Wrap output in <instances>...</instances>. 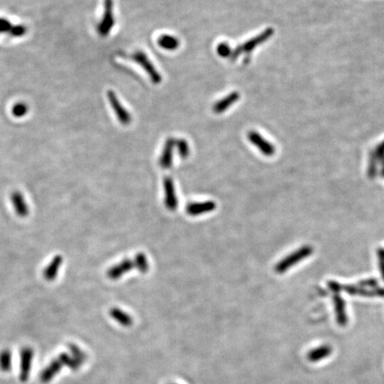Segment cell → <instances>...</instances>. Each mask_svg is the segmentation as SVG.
I'll list each match as a JSON object with an SVG mask.
<instances>
[{
	"label": "cell",
	"instance_id": "ba28073f",
	"mask_svg": "<svg viewBox=\"0 0 384 384\" xmlns=\"http://www.w3.org/2000/svg\"><path fill=\"white\" fill-rule=\"evenodd\" d=\"M164 190H165V204L168 210L174 211L178 207V199H177L176 193L174 183L171 177H166L164 179Z\"/></svg>",
	"mask_w": 384,
	"mask_h": 384
},
{
	"label": "cell",
	"instance_id": "ac0fdd59",
	"mask_svg": "<svg viewBox=\"0 0 384 384\" xmlns=\"http://www.w3.org/2000/svg\"><path fill=\"white\" fill-rule=\"evenodd\" d=\"M110 316L123 326H130L133 325V319L131 316L120 308H112L110 310Z\"/></svg>",
	"mask_w": 384,
	"mask_h": 384
},
{
	"label": "cell",
	"instance_id": "44dd1931",
	"mask_svg": "<svg viewBox=\"0 0 384 384\" xmlns=\"http://www.w3.org/2000/svg\"><path fill=\"white\" fill-rule=\"evenodd\" d=\"M58 359L62 365H65L67 367L71 369L72 371H77L82 365L78 361H77L76 359H74L73 357H71L69 354L61 353L59 355Z\"/></svg>",
	"mask_w": 384,
	"mask_h": 384
},
{
	"label": "cell",
	"instance_id": "52a82bcc",
	"mask_svg": "<svg viewBox=\"0 0 384 384\" xmlns=\"http://www.w3.org/2000/svg\"><path fill=\"white\" fill-rule=\"evenodd\" d=\"M108 98H109V101L112 105V109L115 111L118 121L120 122L124 126L129 125L132 121L131 115L120 103L118 98L116 97V94L113 91L108 92Z\"/></svg>",
	"mask_w": 384,
	"mask_h": 384
},
{
	"label": "cell",
	"instance_id": "6da1fadb",
	"mask_svg": "<svg viewBox=\"0 0 384 384\" xmlns=\"http://www.w3.org/2000/svg\"><path fill=\"white\" fill-rule=\"evenodd\" d=\"M312 253H313V249L309 246H304L303 248H299L298 250L290 253L287 257L281 260L275 266V271L278 274L285 273L288 271V269L293 267L295 264L308 258Z\"/></svg>",
	"mask_w": 384,
	"mask_h": 384
},
{
	"label": "cell",
	"instance_id": "4316f807",
	"mask_svg": "<svg viewBox=\"0 0 384 384\" xmlns=\"http://www.w3.org/2000/svg\"><path fill=\"white\" fill-rule=\"evenodd\" d=\"M28 110L29 109L25 103L19 102V103H16V105H14L13 109H12V113L16 117H21V116H25L26 113L28 112Z\"/></svg>",
	"mask_w": 384,
	"mask_h": 384
},
{
	"label": "cell",
	"instance_id": "8fae6325",
	"mask_svg": "<svg viewBox=\"0 0 384 384\" xmlns=\"http://www.w3.org/2000/svg\"><path fill=\"white\" fill-rule=\"evenodd\" d=\"M175 147V140L173 138L167 139L163 148L161 157L159 159L160 167L164 169H168L172 167L173 155V149Z\"/></svg>",
	"mask_w": 384,
	"mask_h": 384
},
{
	"label": "cell",
	"instance_id": "4dcf8cb0",
	"mask_svg": "<svg viewBox=\"0 0 384 384\" xmlns=\"http://www.w3.org/2000/svg\"><path fill=\"white\" fill-rule=\"evenodd\" d=\"M359 287H370V288H375V287L378 285V280L375 278H367L359 282Z\"/></svg>",
	"mask_w": 384,
	"mask_h": 384
},
{
	"label": "cell",
	"instance_id": "7a4b0ae2",
	"mask_svg": "<svg viewBox=\"0 0 384 384\" xmlns=\"http://www.w3.org/2000/svg\"><path fill=\"white\" fill-rule=\"evenodd\" d=\"M273 33H274V31H273L272 28H268L266 31H263V33H261L260 35L254 37L252 39L247 41L245 44L238 46L235 50H232V54L230 56L231 60L232 61L237 60L238 56L243 53H246V54L251 53L256 46L261 45L262 43L269 39L273 35Z\"/></svg>",
	"mask_w": 384,
	"mask_h": 384
},
{
	"label": "cell",
	"instance_id": "4fadbf2b",
	"mask_svg": "<svg viewBox=\"0 0 384 384\" xmlns=\"http://www.w3.org/2000/svg\"><path fill=\"white\" fill-rule=\"evenodd\" d=\"M333 302L334 304L336 320L340 326H345L348 322V317L346 314V305L343 297L339 294L335 293L333 297Z\"/></svg>",
	"mask_w": 384,
	"mask_h": 384
},
{
	"label": "cell",
	"instance_id": "e0dca14e",
	"mask_svg": "<svg viewBox=\"0 0 384 384\" xmlns=\"http://www.w3.org/2000/svg\"><path fill=\"white\" fill-rule=\"evenodd\" d=\"M61 263H62V257L61 255H56V257L52 260V262L48 264V266L44 271V278H46L47 281H53L56 279Z\"/></svg>",
	"mask_w": 384,
	"mask_h": 384
},
{
	"label": "cell",
	"instance_id": "1f68e13d",
	"mask_svg": "<svg viewBox=\"0 0 384 384\" xmlns=\"http://www.w3.org/2000/svg\"><path fill=\"white\" fill-rule=\"evenodd\" d=\"M12 28L9 20L4 19V18H0V32H9Z\"/></svg>",
	"mask_w": 384,
	"mask_h": 384
},
{
	"label": "cell",
	"instance_id": "cb8c5ba5",
	"mask_svg": "<svg viewBox=\"0 0 384 384\" xmlns=\"http://www.w3.org/2000/svg\"><path fill=\"white\" fill-rule=\"evenodd\" d=\"M175 146L178 149V153L180 155V157L182 158H187L190 155V146L188 144L187 141L183 140V139H179V140H175Z\"/></svg>",
	"mask_w": 384,
	"mask_h": 384
},
{
	"label": "cell",
	"instance_id": "836d02e7",
	"mask_svg": "<svg viewBox=\"0 0 384 384\" xmlns=\"http://www.w3.org/2000/svg\"><path fill=\"white\" fill-rule=\"evenodd\" d=\"M380 160L382 162V171H381L382 172V176L384 177V157H382Z\"/></svg>",
	"mask_w": 384,
	"mask_h": 384
},
{
	"label": "cell",
	"instance_id": "f1b7e54d",
	"mask_svg": "<svg viewBox=\"0 0 384 384\" xmlns=\"http://www.w3.org/2000/svg\"><path fill=\"white\" fill-rule=\"evenodd\" d=\"M26 32H27V28L24 25L12 26L10 31H9L11 36L16 37V38L25 35Z\"/></svg>",
	"mask_w": 384,
	"mask_h": 384
},
{
	"label": "cell",
	"instance_id": "8992f818",
	"mask_svg": "<svg viewBox=\"0 0 384 384\" xmlns=\"http://www.w3.org/2000/svg\"><path fill=\"white\" fill-rule=\"evenodd\" d=\"M248 140L251 142L254 146L257 147L259 151L263 153V155L267 157H271L275 154V147L272 143L268 142L264 139L259 133L255 131L249 132L248 134Z\"/></svg>",
	"mask_w": 384,
	"mask_h": 384
},
{
	"label": "cell",
	"instance_id": "277c9868",
	"mask_svg": "<svg viewBox=\"0 0 384 384\" xmlns=\"http://www.w3.org/2000/svg\"><path fill=\"white\" fill-rule=\"evenodd\" d=\"M132 60L136 61L138 64L142 66V68L144 69V71H146L147 73L149 74V76L151 77L153 83L155 84H158L160 83L162 80L161 75L157 72V70L155 69V67L153 66L152 61L149 60L148 56L141 51H137L136 53H134L133 56H131Z\"/></svg>",
	"mask_w": 384,
	"mask_h": 384
},
{
	"label": "cell",
	"instance_id": "83f0119b",
	"mask_svg": "<svg viewBox=\"0 0 384 384\" xmlns=\"http://www.w3.org/2000/svg\"><path fill=\"white\" fill-rule=\"evenodd\" d=\"M376 170H377V157L374 154H372L369 159L368 165V176L371 179H374V176L376 175L377 172Z\"/></svg>",
	"mask_w": 384,
	"mask_h": 384
},
{
	"label": "cell",
	"instance_id": "3957f363",
	"mask_svg": "<svg viewBox=\"0 0 384 384\" xmlns=\"http://www.w3.org/2000/svg\"><path fill=\"white\" fill-rule=\"evenodd\" d=\"M114 25L115 17L113 16V0H104V13L101 22L97 27V31L101 37H107Z\"/></svg>",
	"mask_w": 384,
	"mask_h": 384
},
{
	"label": "cell",
	"instance_id": "2e32d148",
	"mask_svg": "<svg viewBox=\"0 0 384 384\" xmlns=\"http://www.w3.org/2000/svg\"><path fill=\"white\" fill-rule=\"evenodd\" d=\"M239 96H240L238 92H232L229 96H225L222 100L218 101L212 107V111L217 114L223 113L225 111H227L228 109L234 104L236 101H238Z\"/></svg>",
	"mask_w": 384,
	"mask_h": 384
},
{
	"label": "cell",
	"instance_id": "7c38bea8",
	"mask_svg": "<svg viewBox=\"0 0 384 384\" xmlns=\"http://www.w3.org/2000/svg\"><path fill=\"white\" fill-rule=\"evenodd\" d=\"M134 267V261L126 259V260L122 261L121 263H119L110 269L109 271L107 272V275L112 280H116V279L121 278L124 274L129 272Z\"/></svg>",
	"mask_w": 384,
	"mask_h": 384
},
{
	"label": "cell",
	"instance_id": "d6986e66",
	"mask_svg": "<svg viewBox=\"0 0 384 384\" xmlns=\"http://www.w3.org/2000/svg\"><path fill=\"white\" fill-rule=\"evenodd\" d=\"M332 348L329 345H322L316 349L310 350L308 353V359L311 362H317L330 356Z\"/></svg>",
	"mask_w": 384,
	"mask_h": 384
},
{
	"label": "cell",
	"instance_id": "30bf717a",
	"mask_svg": "<svg viewBox=\"0 0 384 384\" xmlns=\"http://www.w3.org/2000/svg\"><path fill=\"white\" fill-rule=\"evenodd\" d=\"M215 208H216V204L213 201L191 203L186 208V212L190 215L197 216L205 212H212Z\"/></svg>",
	"mask_w": 384,
	"mask_h": 384
},
{
	"label": "cell",
	"instance_id": "d6a6232c",
	"mask_svg": "<svg viewBox=\"0 0 384 384\" xmlns=\"http://www.w3.org/2000/svg\"><path fill=\"white\" fill-rule=\"evenodd\" d=\"M328 288L335 293H339L340 291H342V285L335 282V281H330V282H328Z\"/></svg>",
	"mask_w": 384,
	"mask_h": 384
},
{
	"label": "cell",
	"instance_id": "7402d4cb",
	"mask_svg": "<svg viewBox=\"0 0 384 384\" xmlns=\"http://www.w3.org/2000/svg\"><path fill=\"white\" fill-rule=\"evenodd\" d=\"M12 368V353L9 349H3L0 352V369L7 373Z\"/></svg>",
	"mask_w": 384,
	"mask_h": 384
},
{
	"label": "cell",
	"instance_id": "603a6c76",
	"mask_svg": "<svg viewBox=\"0 0 384 384\" xmlns=\"http://www.w3.org/2000/svg\"><path fill=\"white\" fill-rule=\"evenodd\" d=\"M134 264L140 272L146 273L149 270V262L144 253H137L134 260Z\"/></svg>",
	"mask_w": 384,
	"mask_h": 384
},
{
	"label": "cell",
	"instance_id": "9c48e42d",
	"mask_svg": "<svg viewBox=\"0 0 384 384\" xmlns=\"http://www.w3.org/2000/svg\"><path fill=\"white\" fill-rule=\"evenodd\" d=\"M342 290L351 295H362V296H379L384 297V288H374L372 290H366L365 288L353 285H342Z\"/></svg>",
	"mask_w": 384,
	"mask_h": 384
},
{
	"label": "cell",
	"instance_id": "9a60e30c",
	"mask_svg": "<svg viewBox=\"0 0 384 384\" xmlns=\"http://www.w3.org/2000/svg\"><path fill=\"white\" fill-rule=\"evenodd\" d=\"M11 201L18 216L26 217L29 214V208L26 204L23 195L20 192H14L11 196Z\"/></svg>",
	"mask_w": 384,
	"mask_h": 384
},
{
	"label": "cell",
	"instance_id": "484cf974",
	"mask_svg": "<svg viewBox=\"0 0 384 384\" xmlns=\"http://www.w3.org/2000/svg\"><path fill=\"white\" fill-rule=\"evenodd\" d=\"M217 54L223 58H228V57L230 58L232 50L228 43L222 42L217 46Z\"/></svg>",
	"mask_w": 384,
	"mask_h": 384
},
{
	"label": "cell",
	"instance_id": "d4e9b609",
	"mask_svg": "<svg viewBox=\"0 0 384 384\" xmlns=\"http://www.w3.org/2000/svg\"><path fill=\"white\" fill-rule=\"evenodd\" d=\"M69 349L71 350L72 357L78 361L81 365L84 364L87 359V356L75 344H70Z\"/></svg>",
	"mask_w": 384,
	"mask_h": 384
},
{
	"label": "cell",
	"instance_id": "ffe728a7",
	"mask_svg": "<svg viewBox=\"0 0 384 384\" xmlns=\"http://www.w3.org/2000/svg\"><path fill=\"white\" fill-rule=\"evenodd\" d=\"M157 44L163 49L174 51L180 46V40L171 35H161L157 38Z\"/></svg>",
	"mask_w": 384,
	"mask_h": 384
},
{
	"label": "cell",
	"instance_id": "f546056e",
	"mask_svg": "<svg viewBox=\"0 0 384 384\" xmlns=\"http://www.w3.org/2000/svg\"><path fill=\"white\" fill-rule=\"evenodd\" d=\"M378 260H379L380 272L384 280V249L380 248L378 250Z\"/></svg>",
	"mask_w": 384,
	"mask_h": 384
},
{
	"label": "cell",
	"instance_id": "5bb4252c",
	"mask_svg": "<svg viewBox=\"0 0 384 384\" xmlns=\"http://www.w3.org/2000/svg\"><path fill=\"white\" fill-rule=\"evenodd\" d=\"M61 367H62V365L59 361V359H56L53 360L50 364L48 365L46 368L41 372L40 376H39L41 383L47 384V383L51 382L55 378L56 374L60 373Z\"/></svg>",
	"mask_w": 384,
	"mask_h": 384
},
{
	"label": "cell",
	"instance_id": "5b68a950",
	"mask_svg": "<svg viewBox=\"0 0 384 384\" xmlns=\"http://www.w3.org/2000/svg\"><path fill=\"white\" fill-rule=\"evenodd\" d=\"M33 356L34 351L30 347L20 349V380L22 383H25L30 378Z\"/></svg>",
	"mask_w": 384,
	"mask_h": 384
}]
</instances>
